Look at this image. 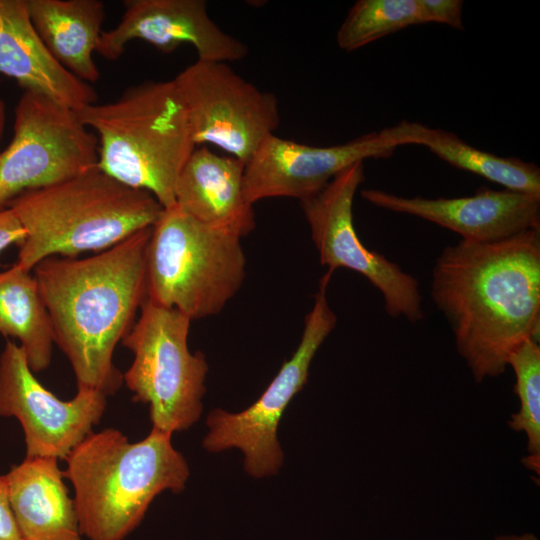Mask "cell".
Segmentation results:
<instances>
[{"label":"cell","instance_id":"obj_1","mask_svg":"<svg viewBox=\"0 0 540 540\" xmlns=\"http://www.w3.org/2000/svg\"><path fill=\"white\" fill-rule=\"evenodd\" d=\"M430 295L475 381L498 377L510 354L540 335V228L443 249Z\"/></svg>","mask_w":540,"mask_h":540},{"label":"cell","instance_id":"obj_2","mask_svg":"<svg viewBox=\"0 0 540 540\" xmlns=\"http://www.w3.org/2000/svg\"><path fill=\"white\" fill-rule=\"evenodd\" d=\"M152 227L86 258L52 256L33 268L55 344L68 358L78 389L113 395L123 374L114 350L147 298Z\"/></svg>","mask_w":540,"mask_h":540},{"label":"cell","instance_id":"obj_3","mask_svg":"<svg viewBox=\"0 0 540 540\" xmlns=\"http://www.w3.org/2000/svg\"><path fill=\"white\" fill-rule=\"evenodd\" d=\"M152 428L131 443L119 430L91 432L65 458L80 531L89 540H123L161 492H181L190 470L171 442Z\"/></svg>","mask_w":540,"mask_h":540},{"label":"cell","instance_id":"obj_4","mask_svg":"<svg viewBox=\"0 0 540 540\" xmlns=\"http://www.w3.org/2000/svg\"><path fill=\"white\" fill-rule=\"evenodd\" d=\"M7 207L26 232L15 264L27 271L52 256L106 250L152 227L164 209L150 192L127 186L98 167L25 191Z\"/></svg>","mask_w":540,"mask_h":540},{"label":"cell","instance_id":"obj_5","mask_svg":"<svg viewBox=\"0 0 540 540\" xmlns=\"http://www.w3.org/2000/svg\"><path fill=\"white\" fill-rule=\"evenodd\" d=\"M76 114L98 140L97 167L119 182L175 204L178 176L196 148L174 80L145 81Z\"/></svg>","mask_w":540,"mask_h":540},{"label":"cell","instance_id":"obj_6","mask_svg":"<svg viewBox=\"0 0 540 540\" xmlns=\"http://www.w3.org/2000/svg\"><path fill=\"white\" fill-rule=\"evenodd\" d=\"M241 238L174 204L164 208L147 249V298L191 321L218 314L245 279Z\"/></svg>","mask_w":540,"mask_h":540},{"label":"cell","instance_id":"obj_7","mask_svg":"<svg viewBox=\"0 0 540 540\" xmlns=\"http://www.w3.org/2000/svg\"><path fill=\"white\" fill-rule=\"evenodd\" d=\"M190 323L146 298L121 341L134 355L123 383L135 401L148 405L152 428L170 434L190 428L203 410L208 364L203 353L189 350Z\"/></svg>","mask_w":540,"mask_h":540},{"label":"cell","instance_id":"obj_8","mask_svg":"<svg viewBox=\"0 0 540 540\" xmlns=\"http://www.w3.org/2000/svg\"><path fill=\"white\" fill-rule=\"evenodd\" d=\"M332 273L328 270L319 281L295 353L283 363L262 395L241 412L230 413L217 408L207 416L209 431L203 439V448L209 452L241 450L244 469L254 478L279 472L284 458L277 437L280 419L290 401L307 383L316 352L336 326L337 317L327 300Z\"/></svg>","mask_w":540,"mask_h":540},{"label":"cell","instance_id":"obj_9","mask_svg":"<svg viewBox=\"0 0 540 540\" xmlns=\"http://www.w3.org/2000/svg\"><path fill=\"white\" fill-rule=\"evenodd\" d=\"M98 140L76 111L32 91L15 107L14 135L0 152V210L19 194L97 167Z\"/></svg>","mask_w":540,"mask_h":540},{"label":"cell","instance_id":"obj_10","mask_svg":"<svg viewBox=\"0 0 540 540\" xmlns=\"http://www.w3.org/2000/svg\"><path fill=\"white\" fill-rule=\"evenodd\" d=\"M173 80L196 147L216 146L246 164L280 125L277 97L245 80L228 63L197 60Z\"/></svg>","mask_w":540,"mask_h":540},{"label":"cell","instance_id":"obj_11","mask_svg":"<svg viewBox=\"0 0 540 540\" xmlns=\"http://www.w3.org/2000/svg\"><path fill=\"white\" fill-rule=\"evenodd\" d=\"M364 179V162H357L300 201L320 263L332 272L346 268L360 273L380 291L390 317L416 323L424 318L418 280L369 250L356 233L353 201Z\"/></svg>","mask_w":540,"mask_h":540},{"label":"cell","instance_id":"obj_12","mask_svg":"<svg viewBox=\"0 0 540 540\" xmlns=\"http://www.w3.org/2000/svg\"><path fill=\"white\" fill-rule=\"evenodd\" d=\"M418 125L403 120L346 143L326 147L270 135L245 164V198L253 205L266 198L302 201L312 197L351 165L369 158H387L400 146L416 145Z\"/></svg>","mask_w":540,"mask_h":540},{"label":"cell","instance_id":"obj_13","mask_svg":"<svg viewBox=\"0 0 540 540\" xmlns=\"http://www.w3.org/2000/svg\"><path fill=\"white\" fill-rule=\"evenodd\" d=\"M33 373L23 349L7 341L0 354V416L20 422L26 457L65 459L100 422L107 396L78 389L71 400L63 401Z\"/></svg>","mask_w":540,"mask_h":540},{"label":"cell","instance_id":"obj_14","mask_svg":"<svg viewBox=\"0 0 540 540\" xmlns=\"http://www.w3.org/2000/svg\"><path fill=\"white\" fill-rule=\"evenodd\" d=\"M124 13L113 29L101 33L96 53L115 61L132 40H142L163 53L191 45L197 60L234 62L245 58L248 47L225 33L209 16L203 0H126Z\"/></svg>","mask_w":540,"mask_h":540},{"label":"cell","instance_id":"obj_15","mask_svg":"<svg viewBox=\"0 0 540 540\" xmlns=\"http://www.w3.org/2000/svg\"><path fill=\"white\" fill-rule=\"evenodd\" d=\"M363 199L382 209L435 223L474 242L499 241L540 228V196L479 188L455 198L404 197L380 189L361 191Z\"/></svg>","mask_w":540,"mask_h":540},{"label":"cell","instance_id":"obj_16","mask_svg":"<svg viewBox=\"0 0 540 540\" xmlns=\"http://www.w3.org/2000/svg\"><path fill=\"white\" fill-rule=\"evenodd\" d=\"M0 73L78 111L96 103L94 88L64 68L35 31L26 0H0Z\"/></svg>","mask_w":540,"mask_h":540},{"label":"cell","instance_id":"obj_17","mask_svg":"<svg viewBox=\"0 0 540 540\" xmlns=\"http://www.w3.org/2000/svg\"><path fill=\"white\" fill-rule=\"evenodd\" d=\"M245 164L206 146L194 149L175 187V204L213 228L240 238L255 229L253 205L244 195Z\"/></svg>","mask_w":540,"mask_h":540},{"label":"cell","instance_id":"obj_18","mask_svg":"<svg viewBox=\"0 0 540 540\" xmlns=\"http://www.w3.org/2000/svg\"><path fill=\"white\" fill-rule=\"evenodd\" d=\"M22 540H82L74 500L54 457H26L5 475Z\"/></svg>","mask_w":540,"mask_h":540},{"label":"cell","instance_id":"obj_19","mask_svg":"<svg viewBox=\"0 0 540 540\" xmlns=\"http://www.w3.org/2000/svg\"><path fill=\"white\" fill-rule=\"evenodd\" d=\"M31 23L53 57L80 80L100 79L93 53L105 18L100 0H26Z\"/></svg>","mask_w":540,"mask_h":540},{"label":"cell","instance_id":"obj_20","mask_svg":"<svg viewBox=\"0 0 540 540\" xmlns=\"http://www.w3.org/2000/svg\"><path fill=\"white\" fill-rule=\"evenodd\" d=\"M0 334L19 340L33 372L45 370L55 344L49 313L31 271H0Z\"/></svg>","mask_w":540,"mask_h":540},{"label":"cell","instance_id":"obj_21","mask_svg":"<svg viewBox=\"0 0 540 540\" xmlns=\"http://www.w3.org/2000/svg\"><path fill=\"white\" fill-rule=\"evenodd\" d=\"M416 145L451 166L479 175L504 189L540 196V169L515 157H501L469 145L456 134L419 123Z\"/></svg>","mask_w":540,"mask_h":540},{"label":"cell","instance_id":"obj_22","mask_svg":"<svg viewBox=\"0 0 540 540\" xmlns=\"http://www.w3.org/2000/svg\"><path fill=\"white\" fill-rule=\"evenodd\" d=\"M418 24L423 22L417 0H358L340 25L336 41L351 52Z\"/></svg>","mask_w":540,"mask_h":540},{"label":"cell","instance_id":"obj_23","mask_svg":"<svg viewBox=\"0 0 540 540\" xmlns=\"http://www.w3.org/2000/svg\"><path fill=\"white\" fill-rule=\"evenodd\" d=\"M507 365L515 373L514 392L520 401L519 410L510 416L508 426L523 432L527 438L528 456L525 466L539 473L540 468V346L526 339L509 356Z\"/></svg>","mask_w":540,"mask_h":540},{"label":"cell","instance_id":"obj_24","mask_svg":"<svg viewBox=\"0 0 540 540\" xmlns=\"http://www.w3.org/2000/svg\"><path fill=\"white\" fill-rule=\"evenodd\" d=\"M423 24L435 22L463 30V1L461 0H417Z\"/></svg>","mask_w":540,"mask_h":540},{"label":"cell","instance_id":"obj_25","mask_svg":"<svg viewBox=\"0 0 540 540\" xmlns=\"http://www.w3.org/2000/svg\"><path fill=\"white\" fill-rule=\"evenodd\" d=\"M26 232L16 214L9 207L0 210V254L13 244L21 245Z\"/></svg>","mask_w":540,"mask_h":540},{"label":"cell","instance_id":"obj_26","mask_svg":"<svg viewBox=\"0 0 540 540\" xmlns=\"http://www.w3.org/2000/svg\"><path fill=\"white\" fill-rule=\"evenodd\" d=\"M0 540H22L11 509L5 475L0 476Z\"/></svg>","mask_w":540,"mask_h":540},{"label":"cell","instance_id":"obj_27","mask_svg":"<svg viewBox=\"0 0 540 540\" xmlns=\"http://www.w3.org/2000/svg\"><path fill=\"white\" fill-rule=\"evenodd\" d=\"M493 540H538L533 533H524L521 535H499Z\"/></svg>","mask_w":540,"mask_h":540},{"label":"cell","instance_id":"obj_28","mask_svg":"<svg viewBox=\"0 0 540 540\" xmlns=\"http://www.w3.org/2000/svg\"><path fill=\"white\" fill-rule=\"evenodd\" d=\"M6 122V105L4 100L0 97V141L3 135Z\"/></svg>","mask_w":540,"mask_h":540}]
</instances>
